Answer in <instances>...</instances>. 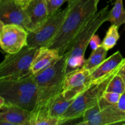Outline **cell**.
<instances>
[{"label": "cell", "instance_id": "obj_7", "mask_svg": "<svg viewBox=\"0 0 125 125\" xmlns=\"http://www.w3.org/2000/svg\"><path fill=\"white\" fill-rule=\"evenodd\" d=\"M68 10V6L64 9L59 10L49 16L48 19L36 29L28 32V46L37 48L46 46L60 30Z\"/></svg>", "mask_w": 125, "mask_h": 125}, {"label": "cell", "instance_id": "obj_21", "mask_svg": "<svg viewBox=\"0 0 125 125\" xmlns=\"http://www.w3.org/2000/svg\"><path fill=\"white\" fill-rule=\"evenodd\" d=\"M125 90V83L120 76L116 74L109 83L106 92L122 94Z\"/></svg>", "mask_w": 125, "mask_h": 125}, {"label": "cell", "instance_id": "obj_22", "mask_svg": "<svg viewBox=\"0 0 125 125\" xmlns=\"http://www.w3.org/2000/svg\"><path fill=\"white\" fill-rule=\"evenodd\" d=\"M70 0H46L49 15H51L60 9L61 6Z\"/></svg>", "mask_w": 125, "mask_h": 125}, {"label": "cell", "instance_id": "obj_20", "mask_svg": "<svg viewBox=\"0 0 125 125\" xmlns=\"http://www.w3.org/2000/svg\"><path fill=\"white\" fill-rule=\"evenodd\" d=\"M118 27L114 24H111L106 32V35L101 42V45L109 51L113 48L120 39Z\"/></svg>", "mask_w": 125, "mask_h": 125}, {"label": "cell", "instance_id": "obj_13", "mask_svg": "<svg viewBox=\"0 0 125 125\" xmlns=\"http://www.w3.org/2000/svg\"><path fill=\"white\" fill-rule=\"evenodd\" d=\"M125 124V113L121 111L117 104L100 110L92 119L83 125H110Z\"/></svg>", "mask_w": 125, "mask_h": 125}, {"label": "cell", "instance_id": "obj_8", "mask_svg": "<svg viewBox=\"0 0 125 125\" xmlns=\"http://www.w3.org/2000/svg\"><path fill=\"white\" fill-rule=\"evenodd\" d=\"M28 31L21 26L0 21V45L7 54L18 52L28 45Z\"/></svg>", "mask_w": 125, "mask_h": 125}, {"label": "cell", "instance_id": "obj_26", "mask_svg": "<svg viewBox=\"0 0 125 125\" xmlns=\"http://www.w3.org/2000/svg\"><path fill=\"white\" fill-rule=\"evenodd\" d=\"M117 74L122 77V78L123 79V80L124 81L125 83V59L124 62H123V63H122L120 68V69L118 70V72Z\"/></svg>", "mask_w": 125, "mask_h": 125}, {"label": "cell", "instance_id": "obj_16", "mask_svg": "<svg viewBox=\"0 0 125 125\" xmlns=\"http://www.w3.org/2000/svg\"><path fill=\"white\" fill-rule=\"evenodd\" d=\"M65 123L64 120L51 117L46 112L32 111L28 125H60Z\"/></svg>", "mask_w": 125, "mask_h": 125}, {"label": "cell", "instance_id": "obj_5", "mask_svg": "<svg viewBox=\"0 0 125 125\" xmlns=\"http://www.w3.org/2000/svg\"><path fill=\"white\" fill-rule=\"evenodd\" d=\"M119 69L102 81L93 83L89 89L74 100L61 118L67 122L83 117L87 110L98 103L99 99L106 92L109 82L117 74Z\"/></svg>", "mask_w": 125, "mask_h": 125}, {"label": "cell", "instance_id": "obj_15", "mask_svg": "<svg viewBox=\"0 0 125 125\" xmlns=\"http://www.w3.org/2000/svg\"><path fill=\"white\" fill-rule=\"evenodd\" d=\"M61 56L54 49L43 47L40 48L35 55L31 66V73L35 74L48 68L57 62Z\"/></svg>", "mask_w": 125, "mask_h": 125}, {"label": "cell", "instance_id": "obj_3", "mask_svg": "<svg viewBox=\"0 0 125 125\" xmlns=\"http://www.w3.org/2000/svg\"><path fill=\"white\" fill-rule=\"evenodd\" d=\"M0 96L6 102L32 112L39 101V92L34 74L18 78L0 79Z\"/></svg>", "mask_w": 125, "mask_h": 125}, {"label": "cell", "instance_id": "obj_28", "mask_svg": "<svg viewBox=\"0 0 125 125\" xmlns=\"http://www.w3.org/2000/svg\"><path fill=\"white\" fill-rule=\"evenodd\" d=\"M76 1V0H70V1H69V2H68V3H69V2H73V1Z\"/></svg>", "mask_w": 125, "mask_h": 125}, {"label": "cell", "instance_id": "obj_2", "mask_svg": "<svg viewBox=\"0 0 125 125\" xmlns=\"http://www.w3.org/2000/svg\"><path fill=\"white\" fill-rule=\"evenodd\" d=\"M67 56L64 54L50 67L34 74L39 92V101L33 111L48 113L53 101L63 91L67 75Z\"/></svg>", "mask_w": 125, "mask_h": 125}, {"label": "cell", "instance_id": "obj_12", "mask_svg": "<svg viewBox=\"0 0 125 125\" xmlns=\"http://www.w3.org/2000/svg\"><path fill=\"white\" fill-rule=\"evenodd\" d=\"M125 59L119 51L106 58L98 67L90 72L92 83L102 81L116 72L122 66Z\"/></svg>", "mask_w": 125, "mask_h": 125}, {"label": "cell", "instance_id": "obj_11", "mask_svg": "<svg viewBox=\"0 0 125 125\" xmlns=\"http://www.w3.org/2000/svg\"><path fill=\"white\" fill-rule=\"evenodd\" d=\"M31 114L26 109L6 102L0 107V125H28Z\"/></svg>", "mask_w": 125, "mask_h": 125}, {"label": "cell", "instance_id": "obj_14", "mask_svg": "<svg viewBox=\"0 0 125 125\" xmlns=\"http://www.w3.org/2000/svg\"><path fill=\"white\" fill-rule=\"evenodd\" d=\"M24 8L30 23V30L29 31L36 29L50 16L46 0H31Z\"/></svg>", "mask_w": 125, "mask_h": 125}, {"label": "cell", "instance_id": "obj_24", "mask_svg": "<svg viewBox=\"0 0 125 125\" xmlns=\"http://www.w3.org/2000/svg\"><path fill=\"white\" fill-rule=\"evenodd\" d=\"M89 45H90V48H91L92 50H96L99 46H101V43L98 35H96V34H94L93 35V37L91 38L90 40Z\"/></svg>", "mask_w": 125, "mask_h": 125}, {"label": "cell", "instance_id": "obj_10", "mask_svg": "<svg viewBox=\"0 0 125 125\" xmlns=\"http://www.w3.org/2000/svg\"><path fill=\"white\" fill-rule=\"evenodd\" d=\"M0 21L4 24L21 26L30 30V23L25 8L15 0L0 1Z\"/></svg>", "mask_w": 125, "mask_h": 125}, {"label": "cell", "instance_id": "obj_18", "mask_svg": "<svg viewBox=\"0 0 125 125\" xmlns=\"http://www.w3.org/2000/svg\"><path fill=\"white\" fill-rule=\"evenodd\" d=\"M74 101L66 100L62 93L56 98L50 106L48 111L49 114L52 117L61 118Z\"/></svg>", "mask_w": 125, "mask_h": 125}, {"label": "cell", "instance_id": "obj_23", "mask_svg": "<svg viewBox=\"0 0 125 125\" xmlns=\"http://www.w3.org/2000/svg\"><path fill=\"white\" fill-rule=\"evenodd\" d=\"M120 94L115 92H105L102 95V97L106 101L111 104H116L119 101Z\"/></svg>", "mask_w": 125, "mask_h": 125}, {"label": "cell", "instance_id": "obj_17", "mask_svg": "<svg viewBox=\"0 0 125 125\" xmlns=\"http://www.w3.org/2000/svg\"><path fill=\"white\" fill-rule=\"evenodd\" d=\"M107 51L102 45L99 46L96 50H92L90 56L85 60L83 68L91 72L106 60Z\"/></svg>", "mask_w": 125, "mask_h": 125}, {"label": "cell", "instance_id": "obj_29", "mask_svg": "<svg viewBox=\"0 0 125 125\" xmlns=\"http://www.w3.org/2000/svg\"><path fill=\"white\" fill-rule=\"evenodd\" d=\"M114 1V0H111V2H112V1Z\"/></svg>", "mask_w": 125, "mask_h": 125}, {"label": "cell", "instance_id": "obj_4", "mask_svg": "<svg viewBox=\"0 0 125 125\" xmlns=\"http://www.w3.org/2000/svg\"><path fill=\"white\" fill-rule=\"evenodd\" d=\"M109 13V5L96 12L89 20L69 45L65 53L67 56V74L83 67L85 61V51L90 39L101 26L107 21Z\"/></svg>", "mask_w": 125, "mask_h": 125}, {"label": "cell", "instance_id": "obj_30", "mask_svg": "<svg viewBox=\"0 0 125 125\" xmlns=\"http://www.w3.org/2000/svg\"><path fill=\"white\" fill-rule=\"evenodd\" d=\"M3 1V0H0V1Z\"/></svg>", "mask_w": 125, "mask_h": 125}, {"label": "cell", "instance_id": "obj_25", "mask_svg": "<svg viewBox=\"0 0 125 125\" xmlns=\"http://www.w3.org/2000/svg\"><path fill=\"white\" fill-rule=\"evenodd\" d=\"M117 104L118 108L125 113V90L123 94H121L119 101Z\"/></svg>", "mask_w": 125, "mask_h": 125}, {"label": "cell", "instance_id": "obj_6", "mask_svg": "<svg viewBox=\"0 0 125 125\" xmlns=\"http://www.w3.org/2000/svg\"><path fill=\"white\" fill-rule=\"evenodd\" d=\"M39 48L28 45L18 52L7 54L0 64V79L18 78L31 73V66Z\"/></svg>", "mask_w": 125, "mask_h": 125}, {"label": "cell", "instance_id": "obj_27", "mask_svg": "<svg viewBox=\"0 0 125 125\" xmlns=\"http://www.w3.org/2000/svg\"><path fill=\"white\" fill-rule=\"evenodd\" d=\"M15 1L20 4L23 7H25L31 0H15Z\"/></svg>", "mask_w": 125, "mask_h": 125}, {"label": "cell", "instance_id": "obj_1", "mask_svg": "<svg viewBox=\"0 0 125 125\" xmlns=\"http://www.w3.org/2000/svg\"><path fill=\"white\" fill-rule=\"evenodd\" d=\"M100 0H76L68 3L67 15L56 36L45 47L57 50L64 54L74 38L89 20L98 12Z\"/></svg>", "mask_w": 125, "mask_h": 125}, {"label": "cell", "instance_id": "obj_9", "mask_svg": "<svg viewBox=\"0 0 125 125\" xmlns=\"http://www.w3.org/2000/svg\"><path fill=\"white\" fill-rule=\"evenodd\" d=\"M90 71L83 67L66 75L62 94L67 100H74L92 84Z\"/></svg>", "mask_w": 125, "mask_h": 125}, {"label": "cell", "instance_id": "obj_19", "mask_svg": "<svg viewBox=\"0 0 125 125\" xmlns=\"http://www.w3.org/2000/svg\"><path fill=\"white\" fill-rule=\"evenodd\" d=\"M107 21L119 28L125 24V9L123 0H115L112 9L109 10Z\"/></svg>", "mask_w": 125, "mask_h": 125}]
</instances>
